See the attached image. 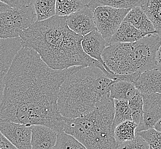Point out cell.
Instances as JSON below:
<instances>
[{
  "instance_id": "obj_15",
  "label": "cell",
  "mask_w": 161,
  "mask_h": 149,
  "mask_svg": "<svg viewBox=\"0 0 161 149\" xmlns=\"http://www.w3.org/2000/svg\"><path fill=\"white\" fill-rule=\"evenodd\" d=\"M147 35H148L136 29L125 18L119 28L111 37L109 44L136 42Z\"/></svg>"
},
{
  "instance_id": "obj_28",
  "label": "cell",
  "mask_w": 161,
  "mask_h": 149,
  "mask_svg": "<svg viewBox=\"0 0 161 149\" xmlns=\"http://www.w3.org/2000/svg\"><path fill=\"white\" fill-rule=\"evenodd\" d=\"M13 9L21 8L32 3L34 0H0Z\"/></svg>"
},
{
  "instance_id": "obj_24",
  "label": "cell",
  "mask_w": 161,
  "mask_h": 149,
  "mask_svg": "<svg viewBox=\"0 0 161 149\" xmlns=\"http://www.w3.org/2000/svg\"><path fill=\"white\" fill-rule=\"evenodd\" d=\"M114 116L113 126L115 128L120 123L127 120H132L128 101L114 100Z\"/></svg>"
},
{
  "instance_id": "obj_1",
  "label": "cell",
  "mask_w": 161,
  "mask_h": 149,
  "mask_svg": "<svg viewBox=\"0 0 161 149\" xmlns=\"http://www.w3.org/2000/svg\"><path fill=\"white\" fill-rule=\"evenodd\" d=\"M77 67L54 70L32 49L23 46L5 75L0 121L42 125L63 132L58 100L61 84Z\"/></svg>"
},
{
  "instance_id": "obj_33",
  "label": "cell",
  "mask_w": 161,
  "mask_h": 149,
  "mask_svg": "<svg viewBox=\"0 0 161 149\" xmlns=\"http://www.w3.org/2000/svg\"><path fill=\"white\" fill-rule=\"evenodd\" d=\"M153 129H154L155 130L158 131L159 132H161V118L159 119L157 121V122L155 124Z\"/></svg>"
},
{
  "instance_id": "obj_8",
  "label": "cell",
  "mask_w": 161,
  "mask_h": 149,
  "mask_svg": "<svg viewBox=\"0 0 161 149\" xmlns=\"http://www.w3.org/2000/svg\"><path fill=\"white\" fill-rule=\"evenodd\" d=\"M0 131L17 149H32L31 126L0 121Z\"/></svg>"
},
{
  "instance_id": "obj_31",
  "label": "cell",
  "mask_w": 161,
  "mask_h": 149,
  "mask_svg": "<svg viewBox=\"0 0 161 149\" xmlns=\"http://www.w3.org/2000/svg\"><path fill=\"white\" fill-rule=\"evenodd\" d=\"M155 65L156 69L161 71V44L158 48L155 55Z\"/></svg>"
},
{
  "instance_id": "obj_2",
  "label": "cell",
  "mask_w": 161,
  "mask_h": 149,
  "mask_svg": "<svg viewBox=\"0 0 161 149\" xmlns=\"http://www.w3.org/2000/svg\"><path fill=\"white\" fill-rule=\"evenodd\" d=\"M23 46L35 51L46 65L54 70L73 67H94L106 74L103 65L84 52L83 36L74 32L67 24V17L55 15L33 23L19 35Z\"/></svg>"
},
{
  "instance_id": "obj_9",
  "label": "cell",
  "mask_w": 161,
  "mask_h": 149,
  "mask_svg": "<svg viewBox=\"0 0 161 149\" xmlns=\"http://www.w3.org/2000/svg\"><path fill=\"white\" fill-rule=\"evenodd\" d=\"M143 101V123L136 133L153 129L161 118V94H142Z\"/></svg>"
},
{
  "instance_id": "obj_18",
  "label": "cell",
  "mask_w": 161,
  "mask_h": 149,
  "mask_svg": "<svg viewBox=\"0 0 161 149\" xmlns=\"http://www.w3.org/2000/svg\"><path fill=\"white\" fill-rule=\"evenodd\" d=\"M140 7L152 22L157 33L161 36V0H147Z\"/></svg>"
},
{
  "instance_id": "obj_23",
  "label": "cell",
  "mask_w": 161,
  "mask_h": 149,
  "mask_svg": "<svg viewBox=\"0 0 161 149\" xmlns=\"http://www.w3.org/2000/svg\"><path fill=\"white\" fill-rule=\"evenodd\" d=\"M128 104L132 121L137 125V127L141 126L143 123V101L142 94L138 91L136 95L128 101Z\"/></svg>"
},
{
  "instance_id": "obj_22",
  "label": "cell",
  "mask_w": 161,
  "mask_h": 149,
  "mask_svg": "<svg viewBox=\"0 0 161 149\" xmlns=\"http://www.w3.org/2000/svg\"><path fill=\"white\" fill-rule=\"evenodd\" d=\"M87 3L81 0H56L55 13L60 17H67L82 9Z\"/></svg>"
},
{
  "instance_id": "obj_5",
  "label": "cell",
  "mask_w": 161,
  "mask_h": 149,
  "mask_svg": "<svg viewBox=\"0 0 161 149\" xmlns=\"http://www.w3.org/2000/svg\"><path fill=\"white\" fill-rule=\"evenodd\" d=\"M161 44L160 35H148L136 42L110 44L102 57L107 67L114 74H142L156 68L155 55Z\"/></svg>"
},
{
  "instance_id": "obj_14",
  "label": "cell",
  "mask_w": 161,
  "mask_h": 149,
  "mask_svg": "<svg viewBox=\"0 0 161 149\" xmlns=\"http://www.w3.org/2000/svg\"><path fill=\"white\" fill-rule=\"evenodd\" d=\"M135 85L141 94H161V71L155 68L143 72Z\"/></svg>"
},
{
  "instance_id": "obj_10",
  "label": "cell",
  "mask_w": 161,
  "mask_h": 149,
  "mask_svg": "<svg viewBox=\"0 0 161 149\" xmlns=\"http://www.w3.org/2000/svg\"><path fill=\"white\" fill-rule=\"evenodd\" d=\"M67 24L74 32L83 36L96 30L92 10L87 4L82 9L67 17Z\"/></svg>"
},
{
  "instance_id": "obj_19",
  "label": "cell",
  "mask_w": 161,
  "mask_h": 149,
  "mask_svg": "<svg viewBox=\"0 0 161 149\" xmlns=\"http://www.w3.org/2000/svg\"><path fill=\"white\" fill-rule=\"evenodd\" d=\"M141 0H89L87 7L95 9L98 7H110L116 9H129L141 6Z\"/></svg>"
},
{
  "instance_id": "obj_11",
  "label": "cell",
  "mask_w": 161,
  "mask_h": 149,
  "mask_svg": "<svg viewBox=\"0 0 161 149\" xmlns=\"http://www.w3.org/2000/svg\"><path fill=\"white\" fill-rule=\"evenodd\" d=\"M81 45L84 52L87 55L99 62L108 72L113 74L107 67L102 57L103 51L107 47L110 46V44L104 39L97 29L83 36Z\"/></svg>"
},
{
  "instance_id": "obj_25",
  "label": "cell",
  "mask_w": 161,
  "mask_h": 149,
  "mask_svg": "<svg viewBox=\"0 0 161 149\" xmlns=\"http://www.w3.org/2000/svg\"><path fill=\"white\" fill-rule=\"evenodd\" d=\"M53 149H87L74 137L64 132L58 133L57 143Z\"/></svg>"
},
{
  "instance_id": "obj_3",
  "label": "cell",
  "mask_w": 161,
  "mask_h": 149,
  "mask_svg": "<svg viewBox=\"0 0 161 149\" xmlns=\"http://www.w3.org/2000/svg\"><path fill=\"white\" fill-rule=\"evenodd\" d=\"M116 81V74H106L94 67H77L60 88L59 113L67 118L90 113L110 97V86Z\"/></svg>"
},
{
  "instance_id": "obj_20",
  "label": "cell",
  "mask_w": 161,
  "mask_h": 149,
  "mask_svg": "<svg viewBox=\"0 0 161 149\" xmlns=\"http://www.w3.org/2000/svg\"><path fill=\"white\" fill-rule=\"evenodd\" d=\"M56 0H34L33 7L36 15V22L42 21L56 15Z\"/></svg>"
},
{
  "instance_id": "obj_13",
  "label": "cell",
  "mask_w": 161,
  "mask_h": 149,
  "mask_svg": "<svg viewBox=\"0 0 161 149\" xmlns=\"http://www.w3.org/2000/svg\"><path fill=\"white\" fill-rule=\"evenodd\" d=\"M31 136L32 149H53L58 136V133L48 127L32 125Z\"/></svg>"
},
{
  "instance_id": "obj_35",
  "label": "cell",
  "mask_w": 161,
  "mask_h": 149,
  "mask_svg": "<svg viewBox=\"0 0 161 149\" xmlns=\"http://www.w3.org/2000/svg\"><path fill=\"white\" fill-rule=\"evenodd\" d=\"M81 1H83V2H84V3H85V2H86V0H81Z\"/></svg>"
},
{
  "instance_id": "obj_7",
  "label": "cell",
  "mask_w": 161,
  "mask_h": 149,
  "mask_svg": "<svg viewBox=\"0 0 161 149\" xmlns=\"http://www.w3.org/2000/svg\"><path fill=\"white\" fill-rule=\"evenodd\" d=\"M130 9L98 7L93 10L97 30L108 44Z\"/></svg>"
},
{
  "instance_id": "obj_30",
  "label": "cell",
  "mask_w": 161,
  "mask_h": 149,
  "mask_svg": "<svg viewBox=\"0 0 161 149\" xmlns=\"http://www.w3.org/2000/svg\"><path fill=\"white\" fill-rule=\"evenodd\" d=\"M7 74L0 73V105L3 101L4 90L5 87V75Z\"/></svg>"
},
{
  "instance_id": "obj_36",
  "label": "cell",
  "mask_w": 161,
  "mask_h": 149,
  "mask_svg": "<svg viewBox=\"0 0 161 149\" xmlns=\"http://www.w3.org/2000/svg\"><path fill=\"white\" fill-rule=\"evenodd\" d=\"M152 149V148H151V147H150V148H149V149Z\"/></svg>"
},
{
  "instance_id": "obj_6",
  "label": "cell",
  "mask_w": 161,
  "mask_h": 149,
  "mask_svg": "<svg viewBox=\"0 0 161 149\" xmlns=\"http://www.w3.org/2000/svg\"><path fill=\"white\" fill-rule=\"evenodd\" d=\"M35 19L36 15L33 3L0 13V39L19 37L23 31L35 23Z\"/></svg>"
},
{
  "instance_id": "obj_21",
  "label": "cell",
  "mask_w": 161,
  "mask_h": 149,
  "mask_svg": "<svg viewBox=\"0 0 161 149\" xmlns=\"http://www.w3.org/2000/svg\"><path fill=\"white\" fill-rule=\"evenodd\" d=\"M137 125L132 120H127L120 123L114 129V138L119 145L133 140L136 136Z\"/></svg>"
},
{
  "instance_id": "obj_16",
  "label": "cell",
  "mask_w": 161,
  "mask_h": 149,
  "mask_svg": "<svg viewBox=\"0 0 161 149\" xmlns=\"http://www.w3.org/2000/svg\"><path fill=\"white\" fill-rule=\"evenodd\" d=\"M134 27L147 35L157 33L152 22L140 6L131 9L125 17Z\"/></svg>"
},
{
  "instance_id": "obj_29",
  "label": "cell",
  "mask_w": 161,
  "mask_h": 149,
  "mask_svg": "<svg viewBox=\"0 0 161 149\" xmlns=\"http://www.w3.org/2000/svg\"><path fill=\"white\" fill-rule=\"evenodd\" d=\"M0 149H17L0 131Z\"/></svg>"
},
{
  "instance_id": "obj_34",
  "label": "cell",
  "mask_w": 161,
  "mask_h": 149,
  "mask_svg": "<svg viewBox=\"0 0 161 149\" xmlns=\"http://www.w3.org/2000/svg\"><path fill=\"white\" fill-rule=\"evenodd\" d=\"M141 5H142V4H143V3H145V1H147V0H141Z\"/></svg>"
},
{
  "instance_id": "obj_32",
  "label": "cell",
  "mask_w": 161,
  "mask_h": 149,
  "mask_svg": "<svg viewBox=\"0 0 161 149\" xmlns=\"http://www.w3.org/2000/svg\"><path fill=\"white\" fill-rule=\"evenodd\" d=\"M12 9L13 8L7 5V3H4L3 1H0V13L8 12Z\"/></svg>"
},
{
  "instance_id": "obj_12",
  "label": "cell",
  "mask_w": 161,
  "mask_h": 149,
  "mask_svg": "<svg viewBox=\"0 0 161 149\" xmlns=\"http://www.w3.org/2000/svg\"><path fill=\"white\" fill-rule=\"evenodd\" d=\"M23 47L19 37L0 39V73L7 74Z\"/></svg>"
},
{
  "instance_id": "obj_17",
  "label": "cell",
  "mask_w": 161,
  "mask_h": 149,
  "mask_svg": "<svg viewBox=\"0 0 161 149\" xmlns=\"http://www.w3.org/2000/svg\"><path fill=\"white\" fill-rule=\"evenodd\" d=\"M134 83L127 81H117L110 87V96L114 100L129 101L138 92Z\"/></svg>"
},
{
  "instance_id": "obj_27",
  "label": "cell",
  "mask_w": 161,
  "mask_h": 149,
  "mask_svg": "<svg viewBox=\"0 0 161 149\" xmlns=\"http://www.w3.org/2000/svg\"><path fill=\"white\" fill-rule=\"evenodd\" d=\"M150 147L141 136L136 135L133 140L118 145L117 149H148Z\"/></svg>"
},
{
  "instance_id": "obj_26",
  "label": "cell",
  "mask_w": 161,
  "mask_h": 149,
  "mask_svg": "<svg viewBox=\"0 0 161 149\" xmlns=\"http://www.w3.org/2000/svg\"><path fill=\"white\" fill-rule=\"evenodd\" d=\"M136 135L141 136L152 149H161V132L153 128L136 132Z\"/></svg>"
},
{
  "instance_id": "obj_4",
  "label": "cell",
  "mask_w": 161,
  "mask_h": 149,
  "mask_svg": "<svg viewBox=\"0 0 161 149\" xmlns=\"http://www.w3.org/2000/svg\"><path fill=\"white\" fill-rule=\"evenodd\" d=\"M114 116V101L110 97L88 113L74 118H64L63 131L87 149H117Z\"/></svg>"
}]
</instances>
